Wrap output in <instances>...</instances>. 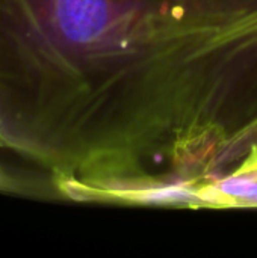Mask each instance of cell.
Instances as JSON below:
<instances>
[{
    "instance_id": "cell-1",
    "label": "cell",
    "mask_w": 257,
    "mask_h": 258,
    "mask_svg": "<svg viewBox=\"0 0 257 258\" xmlns=\"http://www.w3.org/2000/svg\"><path fill=\"white\" fill-rule=\"evenodd\" d=\"M218 190L224 197L236 198L244 203L257 204V181L247 177H235L218 184Z\"/></svg>"
},
{
    "instance_id": "cell-2",
    "label": "cell",
    "mask_w": 257,
    "mask_h": 258,
    "mask_svg": "<svg viewBox=\"0 0 257 258\" xmlns=\"http://www.w3.org/2000/svg\"><path fill=\"white\" fill-rule=\"evenodd\" d=\"M188 198H191V194L186 189L176 187V186L156 189L144 194V200L150 203H174V201H185Z\"/></svg>"
},
{
    "instance_id": "cell-3",
    "label": "cell",
    "mask_w": 257,
    "mask_h": 258,
    "mask_svg": "<svg viewBox=\"0 0 257 258\" xmlns=\"http://www.w3.org/2000/svg\"><path fill=\"white\" fill-rule=\"evenodd\" d=\"M6 184H9V183H8V180H6L5 174L0 171V189H2V187H6Z\"/></svg>"
}]
</instances>
